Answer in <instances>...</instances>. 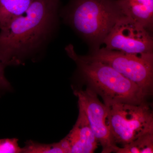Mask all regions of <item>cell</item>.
<instances>
[{"mask_svg":"<svg viewBox=\"0 0 153 153\" xmlns=\"http://www.w3.org/2000/svg\"><path fill=\"white\" fill-rule=\"evenodd\" d=\"M60 0H34L26 13L0 30V60L19 66L44 54L57 34Z\"/></svg>","mask_w":153,"mask_h":153,"instance_id":"obj_1","label":"cell"},{"mask_svg":"<svg viewBox=\"0 0 153 153\" xmlns=\"http://www.w3.org/2000/svg\"><path fill=\"white\" fill-rule=\"evenodd\" d=\"M65 50L76 63L87 88L100 96L105 105L117 102L139 104L146 101L149 95L110 66L87 55H78L72 44L66 46Z\"/></svg>","mask_w":153,"mask_h":153,"instance_id":"obj_2","label":"cell"},{"mask_svg":"<svg viewBox=\"0 0 153 153\" xmlns=\"http://www.w3.org/2000/svg\"><path fill=\"white\" fill-rule=\"evenodd\" d=\"M59 15L91 51L100 48L115 23L124 16L117 0H68Z\"/></svg>","mask_w":153,"mask_h":153,"instance_id":"obj_3","label":"cell"},{"mask_svg":"<svg viewBox=\"0 0 153 153\" xmlns=\"http://www.w3.org/2000/svg\"><path fill=\"white\" fill-rule=\"evenodd\" d=\"M106 105L111 133L117 146H123L153 132L152 110L146 101L139 104L117 102Z\"/></svg>","mask_w":153,"mask_h":153,"instance_id":"obj_4","label":"cell"},{"mask_svg":"<svg viewBox=\"0 0 153 153\" xmlns=\"http://www.w3.org/2000/svg\"><path fill=\"white\" fill-rule=\"evenodd\" d=\"M87 56L110 66L139 86L148 95L152 94L153 55L138 56L104 47L91 51Z\"/></svg>","mask_w":153,"mask_h":153,"instance_id":"obj_5","label":"cell"},{"mask_svg":"<svg viewBox=\"0 0 153 153\" xmlns=\"http://www.w3.org/2000/svg\"><path fill=\"white\" fill-rule=\"evenodd\" d=\"M103 44L105 49L126 54L153 55L152 34L141 25L125 16L116 22Z\"/></svg>","mask_w":153,"mask_h":153,"instance_id":"obj_6","label":"cell"},{"mask_svg":"<svg viewBox=\"0 0 153 153\" xmlns=\"http://www.w3.org/2000/svg\"><path fill=\"white\" fill-rule=\"evenodd\" d=\"M74 94L78 98L79 108L87 118L103 153H116L118 146L111 133L108 109L100 100L98 95L89 88L76 89Z\"/></svg>","mask_w":153,"mask_h":153,"instance_id":"obj_7","label":"cell"},{"mask_svg":"<svg viewBox=\"0 0 153 153\" xmlns=\"http://www.w3.org/2000/svg\"><path fill=\"white\" fill-rule=\"evenodd\" d=\"M79 115L73 128L65 138L70 146L71 153H92L99 143L83 111Z\"/></svg>","mask_w":153,"mask_h":153,"instance_id":"obj_8","label":"cell"},{"mask_svg":"<svg viewBox=\"0 0 153 153\" xmlns=\"http://www.w3.org/2000/svg\"><path fill=\"white\" fill-rule=\"evenodd\" d=\"M124 16L141 25L151 34L153 29V0H117Z\"/></svg>","mask_w":153,"mask_h":153,"instance_id":"obj_9","label":"cell"},{"mask_svg":"<svg viewBox=\"0 0 153 153\" xmlns=\"http://www.w3.org/2000/svg\"><path fill=\"white\" fill-rule=\"evenodd\" d=\"M34 0H0V30L26 13Z\"/></svg>","mask_w":153,"mask_h":153,"instance_id":"obj_10","label":"cell"},{"mask_svg":"<svg viewBox=\"0 0 153 153\" xmlns=\"http://www.w3.org/2000/svg\"><path fill=\"white\" fill-rule=\"evenodd\" d=\"M116 153H153V132L147 133L131 142L118 147Z\"/></svg>","mask_w":153,"mask_h":153,"instance_id":"obj_11","label":"cell"},{"mask_svg":"<svg viewBox=\"0 0 153 153\" xmlns=\"http://www.w3.org/2000/svg\"><path fill=\"white\" fill-rule=\"evenodd\" d=\"M22 153H65L60 142L51 144H45L28 141Z\"/></svg>","mask_w":153,"mask_h":153,"instance_id":"obj_12","label":"cell"},{"mask_svg":"<svg viewBox=\"0 0 153 153\" xmlns=\"http://www.w3.org/2000/svg\"><path fill=\"white\" fill-rule=\"evenodd\" d=\"M22 153L16 138L0 139V153Z\"/></svg>","mask_w":153,"mask_h":153,"instance_id":"obj_13","label":"cell"},{"mask_svg":"<svg viewBox=\"0 0 153 153\" xmlns=\"http://www.w3.org/2000/svg\"><path fill=\"white\" fill-rule=\"evenodd\" d=\"M5 67L0 60V91L11 89L10 84L5 76L4 68Z\"/></svg>","mask_w":153,"mask_h":153,"instance_id":"obj_14","label":"cell"}]
</instances>
